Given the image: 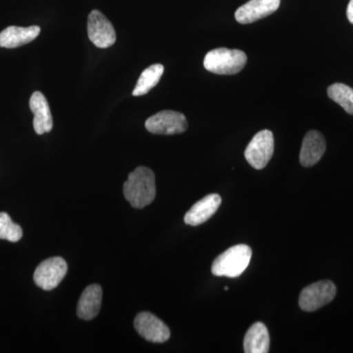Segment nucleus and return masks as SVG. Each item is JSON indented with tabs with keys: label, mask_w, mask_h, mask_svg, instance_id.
<instances>
[{
	"label": "nucleus",
	"mask_w": 353,
	"mask_h": 353,
	"mask_svg": "<svg viewBox=\"0 0 353 353\" xmlns=\"http://www.w3.org/2000/svg\"><path fill=\"white\" fill-rule=\"evenodd\" d=\"M39 32V26L27 28L10 26L0 32V48H16L25 46L38 38Z\"/></svg>",
	"instance_id": "4468645a"
},
{
	"label": "nucleus",
	"mask_w": 353,
	"mask_h": 353,
	"mask_svg": "<svg viewBox=\"0 0 353 353\" xmlns=\"http://www.w3.org/2000/svg\"><path fill=\"white\" fill-rule=\"evenodd\" d=\"M248 57L240 50L216 48L209 51L203 60L204 68L217 75H234L245 68Z\"/></svg>",
	"instance_id": "7ed1b4c3"
},
{
	"label": "nucleus",
	"mask_w": 353,
	"mask_h": 353,
	"mask_svg": "<svg viewBox=\"0 0 353 353\" xmlns=\"http://www.w3.org/2000/svg\"><path fill=\"white\" fill-rule=\"evenodd\" d=\"M252 250L246 245L232 246L221 253L211 266V272L217 277L238 278L248 268L252 260Z\"/></svg>",
	"instance_id": "f03ea898"
},
{
	"label": "nucleus",
	"mask_w": 353,
	"mask_h": 353,
	"mask_svg": "<svg viewBox=\"0 0 353 353\" xmlns=\"http://www.w3.org/2000/svg\"><path fill=\"white\" fill-rule=\"evenodd\" d=\"M134 326L139 336L150 343H163L170 339V330L152 313H139L134 318Z\"/></svg>",
	"instance_id": "1a4fd4ad"
},
{
	"label": "nucleus",
	"mask_w": 353,
	"mask_h": 353,
	"mask_svg": "<svg viewBox=\"0 0 353 353\" xmlns=\"http://www.w3.org/2000/svg\"><path fill=\"white\" fill-rule=\"evenodd\" d=\"M347 15L348 21L353 25V0H350L348 3Z\"/></svg>",
	"instance_id": "aec40b11"
},
{
	"label": "nucleus",
	"mask_w": 353,
	"mask_h": 353,
	"mask_svg": "<svg viewBox=\"0 0 353 353\" xmlns=\"http://www.w3.org/2000/svg\"><path fill=\"white\" fill-rule=\"evenodd\" d=\"M270 347V336L263 323H254L243 340V350L245 353H267Z\"/></svg>",
	"instance_id": "dca6fc26"
},
{
	"label": "nucleus",
	"mask_w": 353,
	"mask_h": 353,
	"mask_svg": "<svg viewBox=\"0 0 353 353\" xmlns=\"http://www.w3.org/2000/svg\"><path fill=\"white\" fill-rule=\"evenodd\" d=\"M88 39L99 48H108L116 41V32L110 21L99 10H92L88 19Z\"/></svg>",
	"instance_id": "6e6552de"
},
{
	"label": "nucleus",
	"mask_w": 353,
	"mask_h": 353,
	"mask_svg": "<svg viewBox=\"0 0 353 353\" xmlns=\"http://www.w3.org/2000/svg\"><path fill=\"white\" fill-rule=\"evenodd\" d=\"M189 124L183 113L176 111L164 110L158 112L145 121V129L154 134H182L187 131Z\"/></svg>",
	"instance_id": "423d86ee"
},
{
	"label": "nucleus",
	"mask_w": 353,
	"mask_h": 353,
	"mask_svg": "<svg viewBox=\"0 0 353 353\" xmlns=\"http://www.w3.org/2000/svg\"><path fill=\"white\" fill-rule=\"evenodd\" d=\"M30 108L34 114V129L38 134L50 132L53 128L52 115L48 99L41 92H34L30 99Z\"/></svg>",
	"instance_id": "ddd939ff"
},
{
	"label": "nucleus",
	"mask_w": 353,
	"mask_h": 353,
	"mask_svg": "<svg viewBox=\"0 0 353 353\" xmlns=\"http://www.w3.org/2000/svg\"><path fill=\"white\" fill-rule=\"evenodd\" d=\"M125 199L134 208H145L157 196L155 175L148 167H138L124 183Z\"/></svg>",
	"instance_id": "f257e3e1"
},
{
	"label": "nucleus",
	"mask_w": 353,
	"mask_h": 353,
	"mask_svg": "<svg viewBox=\"0 0 353 353\" xmlns=\"http://www.w3.org/2000/svg\"><path fill=\"white\" fill-rule=\"evenodd\" d=\"M326 152V141L321 132L310 131L304 137L299 161L304 167H311L320 161Z\"/></svg>",
	"instance_id": "f8f14e48"
},
{
	"label": "nucleus",
	"mask_w": 353,
	"mask_h": 353,
	"mask_svg": "<svg viewBox=\"0 0 353 353\" xmlns=\"http://www.w3.org/2000/svg\"><path fill=\"white\" fill-rule=\"evenodd\" d=\"M164 73V66L161 64H153L141 73L138 83L134 88L132 95L141 97L150 92L159 83Z\"/></svg>",
	"instance_id": "f3484780"
},
{
	"label": "nucleus",
	"mask_w": 353,
	"mask_h": 353,
	"mask_svg": "<svg viewBox=\"0 0 353 353\" xmlns=\"http://www.w3.org/2000/svg\"><path fill=\"white\" fill-rule=\"evenodd\" d=\"M22 228L14 223L7 213H0V240L17 243L22 239Z\"/></svg>",
	"instance_id": "6ab92c4d"
},
{
	"label": "nucleus",
	"mask_w": 353,
	"mask_h": 353,
	"mask_svg": "<svg viewBox=\"0 0 353 353\" xmlns=\"http://www.w3.org/2000/svg\"><path fill=\"white\" fill-rule=\"evenodd\" d=\"M222 199L219 194H208L201 201H197L185 215V224L190 226H199L210 219L220 208Z\"/></svg>",
	"instance_id": "9b49d317"
},
{
	"label": "nucleus",
	"mask_w": 353,
	"mask_h": 353,
	"mask_svg": "<svg viewBox=\"0 0 353 353\" xmlns=\"http://www.w3.org/2000/svg\"><path fill=\"white\" fill-rule=\"evenodd\" d=\"M336 294V288L333 282L319 281L304 288L299 296V306L303 311L312 312L331 303Z\"/></svg>",
	"instance_id": "39448f33"
},
{
	"label": "nucleus",
	"mask_w": 353,
	"mask_h": 353,
	"mask_svg": "<svg viewBox=\"0 0 353 353\" xmlns=\"http://www.w3.org/2000/svg\"><path fill=\"white\" fill-rule=\"evenodd\" d=\"M68 271L66 261L62 257H52L44 260L37 267L34 281L38 287L51 290L58 287Z\"/></svg>",
	"instance_id": "0eeeda50"
},
{
	"label": "nucleus",
	"mask_w": 353,
	"mask_h": 353,
	"mask_svg": "<svg viewBox=\"0 0 353 353\" xmlns=\"http://www.w3.org/2000/svg\"><path fill=\"white\" fill-rule=\"evenodd\" d=\"M274 143L273 132L269 130L257 132L254 138L248 143L245 152L246 161L256 170H262L273 157Z\"/></svg>",
	"instance_id": "20e7f679"
},
{
	"label": "nucleus",
	"mask_w": 353,
	"mask_h": 353,
	"mask_svg": "<svg viewBox=\"0 0 353 353\" xmlns=\"http://www.w3.org/2000/svg\"><path fill=\"white\" fill-rule=\"evenodd\" d=\"M102 289L99 285H90L83 290L77 306V314L81 319L92 320L101 307Z\"/></svg>",
	"instance_id": "2eb2a0df"
},
{
	"label": "nucleus",
	"mask_w": 353,
	"mask_h": 353,
	"mask_svg": "<svg viewBox=\"0 0 353 353\" xmlns=\"http://www.w3.org/2000/svg\"><path fill=\"white\" fill-rule=\"evenodd\" d=\"M281 0H250L234 13L240 24H250L263 19L278 10Z\"/></svg>",
	"instance_id": "9d476101"
},
{
	"label": "nucleus",
	"mask_w": 353,
	"mask_h": 353,
	"mask_svg": "<svg viewBox=\"0 0 353 353\" xmlns=\"http://www.w3.org/2000/svg\"><path fill=\"white\" fill-rule=\"evenodd\" d=\"M330 99L340 104L345 112L353 115V88L345 83H336L328 88Z\"/></svg>",
	"instance_id": "a211bd4d"
}]
</instances>
